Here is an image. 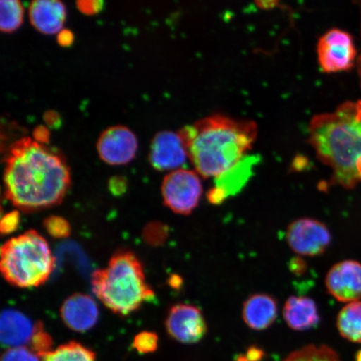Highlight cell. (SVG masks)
Listing matches in <instances>:
<instances>
[{"label": "cell", "mask_w": 361, "mask_h": 361, "mask_svg": "<svg viewBox=\"0 0 361 361\" xmlns=\"http://www.w3.org/2000/svg\"><path fill=\"white\" fill-rule=\"evenodd\" d=\"M92 288L102 303L120 315H128L155 298L142 264L128 251L117 252L106 268L93 274Z\"/></svg>", "instance_id": "obj_4"}, {"label": "cell", "mask_w": 361, "mask_h": 361, "mask_svg": "<svg viewBox=\"0 0 361 361\" xmlns=\"http://www.w3.org/2000/svg\"><path fill=\"white\" fill-rule=\"evenodd\" d=\"M317 53L319 66L326 73L351 69L357 56L351 35L338 29H332L322 35L317 44Z\"/></svg>", "instance_id": "obj_7"}, {"label": "cell", "mask_w": 361, "mask_h": 361, "mask_svg": "<svg viewBox=\"0 0 361 361\" xmlns=\"http://www.w3.org/2000/svg\"><path fill=\"white\" fill-rule=\"evenodd\" d=\"M283 361H343L335 350L327 345H308L295 350Z\"/></svg>", "instance_id": "obj_22"}, {"label": "cell", "mask_w": 361, "mask_h": 361, "mask_svg": "<svg viewBox=\"0 0 361 361\" xmlns=\"http://www.w3.org/2000/svg\"><path fill=\"white\" fill-rule=\"evenodd\" d=\"M286 239L297 255L309 257L323 255L332 241L327 226L310 218L297 219L288 225Z\"/></svg>", "instance_id": "obj_8"}, {"label": "cell", "mask_w": 361, "mask_h": 361, "mask_svg": "<svg viewBox=\"0 0 361 361\" xmlns=\"http://www.w3.org/2000/svg\"><path fill=\"white\" fill-rule=\"evenodd\" d=\"M288 326L295 331H309L318 326L320 316L314 300L306 296H290L283 310Z\"/></svg>", "instance_id": "obj_18"}, {"label": "cell", "mask_w": 361, "mask_h": 361, "mask_svg": "<svg viewBox=\"0 0 361 361\" xmlns=\"http://www.w3.org/2000/svg\"><path fill=\"white\" fill-rule=\"evenodd\" d=\"M44 225L49 235L54 238H64L71 234L70 224L61 216H49L48 219L44 220Z\"/></svg>", "instance_id": "obj_25"}, {"label": "cell", "mask_w": 361, "mask_h": 361, "mask_svg": "<svg viewBox=\"0 0 361 361\" xmlns=\"http://www.w3.org/2000/svg\"><path fill=\"white\" fill-rule=\"evenodd\" d=\"M110 189L114 194H120L126 189L125 180H121L120 178H115L110 183Z\"/></svg>", "instance_id": "obj_32"}, {"label": "cell", "mask_w": 361, "mask_h": 361, "mask_svg": "<svg viewBox=\"0 0 361 361\" xmlns=\"http://www.w3.org/2000/svg\"><path fill=\"white\" fill-rule=\"evenodd\" d=\"M1 361H42V358L28 347H17L4 351Z\"/></svg>", "instance_id": "obj_26"}, {"label": "cell", "mask_w": 361, "mask_h": 361, "mask_svg": "<svg viewBox=\"0 0 361 361\" xmlns=\"http://www.w3.org/2000/svg\"><path fill=\"white\" fill-rule=\"evenodd\" d=\"M357 71L358 75L360 80V85H361V55L357 59Z\"/></svg>", "instance_id": "obj_35"}, {"label": "cell", "mask_w": 361, "mask_h": 361, "mask_svg": "<svg viewBox=\"0 0 361 361\" xmlns=\"http://www.w3.org/2000/svg\"><path fill=\"white\" fill-rule=\"evenodd\" d=\"M20 224L19 212L12 211L4 215L0 224V229L3 234H10L15 232Z\"/></svg>", "instance_id": "obj_27"}, {"label": "cell", "mask_w": 361, "mask_h": 361, "mask_svg": "<svg viewBox=\"0 0 361 361\" xmlns=\"http://www.w3.org/2000/svg\"><path fill=\"white\" fill-rule=\"evenodd\" d=\"M246 357L248 361H261L264 357V352L259 347L252 346L246 352Z\"/></svg>", "instance_id": "obj_31"}, {"label": "cell", "mask_w": 361, "mask_h": 361, "mask_svg": "<svg viewBox=\"0 0 361 361\" xmlns=\"http://www.w3.org/2000/svg\"><path fill=\"white\" fill-rule=\"evenodd\" d=\"M355 102H346L336 111L316 115L309 126V142L320 161L332 169L331 183L353 189L361 182L353 123Z\"/></svg>", "instance_id": "obj_3"}, {"label": "cell", "mask_w": 361, "mask_h": 361, "mask_svg": "<svg viewBox=\"0 0 361 361\" xmlns=\"http://www.w3.org/2000/svg\"><path fill=\"white\" fill-rule=\"evenodd\" d=\"M259 161V156L246 155L232 169L216 177L214 187L207 192V200L212 204L219 205L227 198L237 195L254 175V166Z\"/></svg>", "instance_id": "obj_12"}, {"label": "cell", "mask_w": 361, "mask_h": 361, "mask_svg": "<svg viewBox=\"0 0 361 361\" xmlns=\"http://www.w3.org/2000/svg\"><path fill=\"white\" fill-rule=\"evenodd\" d=\"M53 340L51 336L44 331L42 322L36 324V329L29 345V348L40 358L52 351Z\"/></svg>", "instance_id": "obj_23"}, {"label": "cell", "mask_w": 361, "mask_h": 361, "mask_svg": "<svg viewBox=\"0 0 361 361\" xmlns=\"http://www.w3.org/2000/svg\"><path fill=\"white\" fill-rule=\"evenodd\" d=\"M4 161V195L18 209H48L64 200L71 186L69 166L43 143L30 137L17 140Z\"/></svg>", "instance_id": "obj_1"}, {"label": "cell", "mask_w": 361, "mask_h": 361, "mask_svg": "<svg viewBox=\"0 0 361 361\" xmlns=\"http://www.w3.org/2000/svg\"><path fill=\"white\" fill-rule=\"evenodd\" d=\"M354 124L358 133L360 157H361V101L355 102ZM359 157V158H360Z\"/></svg>", "instance_id": "obj_29"}, {"label": "cell", "mask_w": 361, "mask_h": 361, "mask_svg": "<svg viewBox=\"0 0 361 361\" xmlns=\"http://www.w3.org/2000/svg\"><path fill=\"white\" fill-rule=\"evenodd\" d=\"M202 184L197 173L178 169L166 176L161 184L164 204L175 214L188 215L200 203Z\"/></svg>", "instance_id": "obj_6"}, {"label": "cell", "mask_w": 361, "mask_h": 361, "mask_svg": "<svg viewBox=\"0 0 361 361\" xmlns=\"http://www.w3.org/2000/svg\"><path fill=\"white\" fill-rule=\"evenodd\" d=\"M58 42L61 45H69L73 42V35L69 30H61L60 33L58 34Z\"/></svg>", "instance_id": "obj_33"}, {"label": "cell", "mask_w": 361, "mask_h": 361, "mask_svg": "<svg viewBox=\"0 0 361 361\" xmlns=\"http://www.w3.org/2000/svg\"><path fill=\"white\" fill-rule=\"evenodd\" d=\"M158 341L159 338L156 333L143 331L135 336L133 347L140 354H150L157 350Z\"/></svg>", "instance_id": "obj_24"}, {"label": "cell", "mask_w": 361, "mask_h": 361, "mask_svg": "<svg viewBox=\"0 0 361 361\" xmlns=\"http://www.w3.org/2000/svg\"><path fill=\"white\" fill-rule=\"evenodd\" d=\"M290 269L292 272L297 275L303 274L307 269V264L300 258H295L290 261Z\"/></svg>", "instance_id": "obj_30"}, {"label": "cell", "mask_w": 361, "mask_h": 361, "mask_svg": "<svg viewBox=\"0 0 361 361\" xmlns=\"http://www.w3.org/2000/svg\"><path fill=\"white\" fill-rule=\"evenodd\" d=\"M235 361H248L245 355H239Z\"/></svg>", "instance_id": "obj_36"}, {"label": "cell", "mask_w": 361, "mask_h": 361, "mask_svg": "<svg viewBox=\"0 0 361 361\" xmlns=\"http://www.w3.org/2000/svg\"><path fill=\"white\" fill-rule=\"evenodd\" d=\"M188 159L203 178L218 177L246 156L258 135L252 121L214 115L178 130Z\"/></svg>", "instance_id": "obj_2"}, {"label": "cell", "mask_w": 361, "mask_h": 361, "mask_svg": "<svg viewBox=\"0 0 361 361\" xmlns=\"http://www.w3.org/2000/svg\"><path fill=\"white\" fill-rule=\"evenodd\" d=\"M326 286L329 295L344 303L361 299V264L355 260L340 262L329 269Z\"/></svg>", "instance_id": "obj_11"}, {"label": "cell", "mask_w": 361, "mask_h": 361, "mask_svg": "<svg viewBox=\"0 0 361 361\" xmlns=\"http://www.w3.org/2000/svg\"><path fill=\"white\" fill-rule=\"evenodd\" d=\"M36 324L15 309L4 310L0 319V340L6 350L26 347L32 338Z\"/></svg>", "instance_id": "obj_15"}, {"label": "cell", "mask_w": 361, "mask_h": 361, "mask_svg": "<svg viewBox=\"0 0 361 361\" xmlns=\"http://www.w3.org/2000/svg\"><path fill=\"white\" fill-rule=\"evenodd\" d=\"M31 25L44 35L60 33L66 17L64 4L58 0H35L30 4Z\"/></svg>", "instance_id": "obj_16"}, {"label": "cell", "mask_w": 361, "mask_h": 361, "mask_svg": "<svg viewBox=\"0 0 361 361\" xmlns=\"http://www.w3.org/2000/svg\"><path fill=\"white\" fill-rule=\"evenodd\" d=\"M79 10L87 15H92L101 10L102 2L101 1H79L78 3Z\"/></svg>", "instance_id": "obj_28"}, {"label": "cell", "mask_w": 361, "mask_h": 361, "mask_svg": "<svg viewBox=\"0 0 361 361\" xmlns=\"http://www.w3.org/2000/svg\"><path fill=\"white\" fill-rule=\"evenodd\" d=\"M34 135L35 141L42 143L43 140L47 139V129H45L44 126H42V128H39L35 130Z\"/></svg>", "instance_id": "obj_34"}, {"label": "cell", "mask_w": 361, "mask_h": 361, "mask_svg": "<svg viewBox=\"0 0 361 361\" xmlns=\"http://www.w3.org/2000/svg\"><path fill=\"white\" fill-rule=\"evenodd\" d=\"M99 309L92 297L75 293L63 303L61 317L68 328L76 332H87L96 326Z\"/></svg>", "instance_id": "obj_14"}, {"label": "cell", "mask_w": 361, "mask_h": 361, "mask_svg": "<svg viewBox=\"0 0 361 361\" xmlns=\"http://www.w3.org/2000/svg\"><path fill=\"white\" fill-rule=\"evenodd\" d=\"M336 326L345 340L361 343V301L352 302L340 311Z\"/></svg>", "instance_id": "obj_19"}, {"label": "cell", "mask_w": 361, "mask_h": 361, "mask_svg": "<svg viewBox=\"0 0 361 361\" xmlns=\"http://www.w3.org/2000/svg\"><path fill=\"white\" fill-rule=\"evenodd\" d=\"M55 258L44 238L35 230L12 238L1 247L0 269L6 281L19 288H35L47 282Z\"/></svg>", "instance_id": "obj_5"}, {"label": "cell", "mask_w": 361, "mask_h": 361, "mask_svg": "<svg viewBox=\"0 0 361 361\" xmlns=\"http://www.w3.org/2000/svg\"><path fill=\"white\" fill-rule=\"evenodd\" d=\"M355 361H361V350L355 355Z\"/></svg>", "instance_id": "obj_37"}, {"label": "cell", "mask_w": 361, "mask_h": 361, "mask_svg": "<svg viewBox=\"0 0 361 361\" xmlns=\"http://www.w3.org/2000/svg\"><path fill=\"white\" fill-rule=\"evenodd\" d=\"M24 8L18 0H2L0 2V30L11 33L21 25Z\"/></svg>", "instance_id": "obj_21"}, {"label": "cell", "mask_w": 361, "mask_h": 361, "mask_svg": "<svg viewBox=\"0 0 361 361\" xmlns=\"http://www.w3.org/2000/svg\"><path fill=\"white\" fill-rule=\"evenodd\" d=\"M97 148L99 156L106 164L123 165L128 164L135 156L137 139L126 126H111L101 134Z\"/></svg>", "instance_id": "obj_10"}, {"label": "cell", "mask_w": 361, "mask_h": 361, "mask_svg": "<svg viewBox=\"0 0 361 361\" xmlns=\"http://www.w3.org/2000/svg\"><path fill=\"white\" fill-rule=\"evenodd\" d=\"M97 355L80 343L71 341L57 347L42 357V361H96Z\"/></svg>", "instance_id": "obj_20"}, {"label": "cell", "mask_w": 361, "mask_h": 361, "mask_svg": "<svg viewBox=\"0 0 361 361\" xmlns=\"http://www.w3.org/2000/svg\"><path fill=\"white\" fill-rule=\"evenodd\" d=\"M188 158L183 138L178 133L162 130L153 137L149 161L158 171L178 170Z\"/></svg>", "instance_id": "obj_13"}, {"label": "cell", "mask_w": 361, "mask_h": 361, "mask_svg": "<svg viewBox=\"0 0 361 361\" xmlns=\"http://www.w3.org/2000/svg\"><path fill=\"white\" fill-rule=\"evenodd\" d=\"M278 313V302L273 296L256 293L248 297L243 304L242 317L248 327L260 331L272 326Z\"/></svg>", "instance_id": "obj_17"}, {"label": "cell", "mask_w": 361, "mask_h": 361, "mask_svg": "<svg viewBox=\"0 0 361 361\" xmlns=\"http://www.w3.org/2000/svg\"><path fill=\"white\" fill-rule=\"evenodd\" d=\"M165 326L169 335L183 344H196L205 337L207 324L197 307L178 304L171 307Z\"/></svg>", "instance_id": "obj_9"}]
</instances>
